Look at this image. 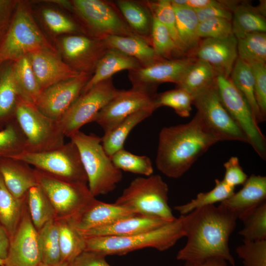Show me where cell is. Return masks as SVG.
<instances>
[{"label":"cell","mask_w":266,"mask_h":266,"mask_svg":"<svg viewBox=\"0 0 266 266\" xmlns=\"http://www.w3.org/2000/svg\"><path fill=\"white\" fill-rule=\"evenodd\" d=\"M140 66L141 64L135 58L118 50L108 48L98 62L93 75L83 88L81 94L88 91L98 83L111 78L113 74L119 71H130Z\"/></svg>","instance_id":"d4e9b609"},{"label":"cell","mask_w":266,"mask_h":266,"mask_svg":"<svg viewBox=\"0 0 266 266\" xmlns=\"http://www.w3.org/2000/svg\"><path fill=\"white\" fill-rule=\"evenodd\" d=\"M0 266H4V260L0 259Z\"/></svg>","instance_id":"94428289"},{"label":"cell","mask_w":266,"mask_h":266,"mask_svg":"<svg viewBox=\"0 0 266 266\" xmlns=\"http://www.w3.org/2000/svg\"><path fill=\"white\" fill-rule=\"evenodd\" d=\"M254 80V92L256 102L262 121L266 118V66L258 63L251 66Z\"/></svg>","instance_id":"681fc988"},{"label":"cell","mask_w":266,"mask_h":266,"mask_svg":"<svg viewBox=\"0 0 266 266\" xmlns=\"http://www.w3.org/2000/svg\"><path fill=\"white\" fill-rule=\"evenodd\" d=\"M90 78L89 74L80 72L73 78L47 88L41 92L35 106L47 117L59 121L81 95Z\"/></svg>","instance_id":"2e32d148"},{"label":"cell","mask_w":266,"mask_h":266,"mask_svg":"<svg viewBox=\"0 0 266 266\" xmlns=\"http://www.w3.org/2000/svg\"><path fill=\"white\" fill-rule=\"evenodd\" d=\"M231 22L233 33L237 39L252 33L266 31L264 15L257 8L247 4L234 7Z\"/></svg>","instance_id":"f546056e"},{"label":"cell","mask_w":266,"mask_h":266,"mask_svg":"<svg viewBox=\"0 0 266 266\" xmlns=\"http://www.w3.org/2000/svg\"><path fill=\"white\" fill-rule=\"evenodd\" d=\"M72 5L94 33L96 38L101 40L109 35L139 36L107 2L100 0H74Z\"/></svg>","instance_id":"4fadbf2b"},{"label":"cell","mask_w":266,"mask_h":266,"mask_svg":"<svg viewBox=\"0 0 266 266\" xmlns=\"http://www.w3.org/2000/svg\"><path fill=\"white\" fill-rule=\"evenodd\" d=\"M26 138L15 119L0 130V156L12 158L25 151Z\"/></svg>","instance_id":"ee69618b"},{"label":"cell","mask_w":266,"mask_h":266,"mask_svg":"<svg viewBox=\"0 0 266 266\" xmlns=\"http://www.w3.org/2000/svg\"><path fill=\"white\" fill-rule=\"evenodd\" d=\"M19 95L15 85L13 69H7L0 78V122L12 114L15 116Z\"/></svg>","instance_id":"b9f144b4"},{"label":"cell","mask_w":266,"mask_h":266,"mask_svg":"<svg viewBox=\"0 0 266 266\" xmlns=\"http://www.w3.org/2000/svg\"><path fill=\"white\" fill-rule=\"evenodd\" d=\"M237 219L234 213L221 204L199 208L183 215L187 241L178 252L177 260L187 261L218 257L236 266L229 241Z\"/></svg>","instance_id":"6da1fadb"},{"label":"cell","mask_w":266,"mask_h":266,"mask_svg":"<svg viewBox=\"0 0 266 266\" xmlns=\"http://www.w3.org/2000/svg\"><path fill=\"white\" fill-rule=\"evenodd\" d=\"M8 2L7 0H0V7H2Z\"/></svg>","instance_id":"91938a15"},{"label":"cell","mask_w":266,"mask_h":266,"mask_svg":"<svg viewBox=\"0 0 266 266\" xmlns=\"http://www.w3.org/2000/svg\"><path fill=\"white\" fill-rule=\"evenodd\" d=\"M34 169L37 185L50 201L55 220H71L95 198L88 184L60 179Z\"/></svg>","instance_id":"8992f818"},{"label":"cell","mask_w":266,"mask_h":266,"mask_svg":"<svg viewBox=\"0 0 266 266\" xmlns=\"http://www.w3.org/2000/svg\"><path fill=\"white\" fill-rule=\"evenodd\" d=\"M168 222L159 218L134 214L105 226L78 231L84 237L127 236L156 229Z\"/></svg>","instance_id":"7402d4cb"},{"label":"cell","mask_w":266,"mask_h":266,"mask_svg":"<svg viewBox=\"0 0 266 266\" xmlns=\"http://www.w3.org/2000/svg\"><path fill=\"white\" fill-rule=\"evenodd\" d=\"M13 69L19 97L35 105L42 91L28 56L18 60Z\"/></svg>","instance_id":"4dcf8cb0"},{"label":"cell","mask_w":266,"mask_h":266,"mask_svg":"<svg viewBox=\"0 0 266 266\" xmlns=\"http://www.w3.org/2000/svg\"><path fill=\"white\" fill-rule=\"evenodd\" d=\"M168 188L159 175L138 177L132 181L115 203L134 213L167 222L176 219L168 204Z\"/></svg>","instance_id":"5b68a950"},{"label":"cell","mask_w":266,"mask_h":266,"mask_svg":"<svg viewBox=\"0 0 266 266\" xmlns=\"http://www.w3.org/2000/svg\"><path fill=\"white\" fill-rule=\"evenodd\" d=\"M193 104L219 141L248 143L246 136L223 105L215 81L194 97Z\"/></svg>","instance_id":"7c38bea8"},{"label":"cell","mask_w":266,"mask_h":266,"mask_svg":"<svg viewBox=\"0 0 266 266\" xmlns=\"http://www.w3.org/2000/svg\"><path fill=\"white\" fill-rule=\"evenodd\" d=\"M195 60L191 58L162 59L129 71L133 87L156 92L158 84L172 82L178 85Z\"/></svg>","instance_id":"e0dca14e"},{"label":"cell","mask_w":266,"mask_h":266,"mask_svg":"<svg viewBox=\"0 0 266 266\" xmlns=\"http://www.w3.org/2000/svg\"><path fill=\"white\" fill-rule=\"evenodd\" d=\"M213 189L207 192L199 193L196 198L187 203L176 205L174 209L181 215H186L192 211L202 207L220 203L234 193L235 187L230 186L222 180L216 179Z\"/></svg>","instance_id":"74e56055"},{"label":"cell","mask_w":266,"mask_h":266,"mask_svg":"<svg viewBox=\"0 0 266 266\" xmlns=\"http://www.w3.org/2000/svg\"><path fill=\"white\" fill-rule=\"evenodd\" d=\"M41 49L54 50L30 12L23 5H20L0 50V59L17 61L33 52Z\"/></svg>","instance_id":"8fae6325"},{"label":"cell","mask_w":266,"mask_h":266,"mask_svg":"<svg viewBox=\"0 0 266 266\" xmlns=\"http://www.w3.org/2000/svg\"><path fill=\"white\" fill-rule=\"evenodd\" d=\"M26 198H16L6 187L0 174V222L9 239L20 222Z\"/></svg>","instance_id":"e575fe53"},{"label":"cell","mask_w":266,"mask_h":266,"mask_svg":"<svg viewBox=\"0 0 266 266\" xmlns=\"http://www.w3.org/2000/svg\"><path fill=\"white\" fill-rule=\"evenodd\" d=\"M154 111L143 109L129 115L101 137V144L107 154L111 157L124 148V143L131 131L138 124L150 117Z\"/></svg>","instance_id":"83f0119b"},{"label":"cell","mask_w":266,"mask_h":266,"mask_svg":"<svg viewBox=\"0 0 266 266\" xmlns=\"http://www.w3.org/2000/svg\"><path fill=\"white\" fill-rule=\"evenodd\" d=\"M243 228L238 233L243 240L259 241L266 240V201L241 215Z\"/></svg>","instance_id":"8d00e7d4"},{"label":"cell","mask_w":266,"mask_h":266,"mask_svg":"<svg viewBox=\"0 0 266 266\" xmlns=\"http://www.w3.org/2000/svg\"><path fill=\"white\" fill-rule=\"evenodd\" d=\"M38 266H68L65 265L58 264L56 265H48L41 263Z\"/></svg>","instance_id":"680465c9"},{"label":"cell","mask_w":266,"mask_h":266,"mask_svg":"<svg viewBox=\"0 0 266 266\" xmlns=\"http://www.w3.org/2000/svg\"><path fill=\"white\" fill-rule=\"evenodd\" d=\"M51 49H41L27 56L42 92L62 81L73 78L80 72L71 67Z\"/></svg>","instance_id":"d6986e66"},{"label":"cell","mask_w":266,"mask_h":266,"mask_svg":"<svg viewBox=\"0 0 266 266\" xmlns=\"http://www.w3.org/2000/svg\"><path fill=\"white\" fill-rule=\"evenodd\" d=\"M108 48L119 50L136 59L141 66H145L161 60L155 53L151 44L139 36L109 35L101 39Z\"/></svg>","instance_id":"484cf974"},{"label":"cell","mask_w":266,"mask_h":266,"mask_svg":"<svg viewBox=\"0 0 266 266\" xmlns=\"http://www.w3.org/2000/svg\"><path fill=\"white\" fill-rule=\"evenodd\" d=\"M106 257L99 252L85 250L68 266H111L106 261Z\"/></svg>","instance_id":"f5cc1de1"},{"label":"cell","mask_w":266,"mask_h":266,"mask_svg":"<svg viewBox=\"0 0 266 266\" xmlns=\"http://www.w3.org/2000/svg\"><path fill=\"white\" fill-rule=\"evenodd\" d=\"M171 3L175 12L177 33L184 53L194 52L200 41L198 34L199 21L196 12L187 6Z\"/></svg>","instance_id":"4316f807"},{"label":"cell","mask_w":266,"mask_h":266,"mask_svg":"<svg viewBox=\"0 0 266 266\" xmlns=\"http://www.w3.org/2000/svg\"><path fill=\"white\" fill-rule=\"evenodd\" d=\"M15 119L26 138L25 151L39 152L57 148L65 142L58 121L19 98Z\"/></svg>","instance_id":"52a82bcc"},{"label":"cell","mask_w":266,"mask_h":266,"mask_svg":"<svg viewBox=\"0 0 266 266\" xmlns=\"http://www.w3.org/2000/svg\"><path fill=\"white\" fill-rule=\"evenodd\" d=\"M171 3L184 5L194 9H199L218 4L220 1L214 0H173Z\"/></svg>","instance_id":"9f6ffc18"},{"label":"cell","mask_w":266,"mask_h":266,"mask_svg":"<svg viewBox=\"0 0 266 266\" xmlns=\"http://www.w3.org/2000/svg\"><path fill=\"white\" fill-rule=\"evenodd\" d=\"M11 158L60 179L87 183L78 150L71 140L54 149L39 152L23 151Z\"/></svg>","instance_id":"ba28073f"},{"label":"cell","mask_w":266,"mask_h":266,"mask_svg":"<svg viewBox=\"0 0 266 266\" xmlns=\"http://www.w3.org/2000/svg\"><path fill=\"white\" fill-rule=\"evenodd\" d=\"M69 138L78 150L91 194L96 197L113 191L122 180L123 174L105 152L101 137L80 130Z\"/></svg>","instance_id":"277c9868"},{"label":"cell","mask_w":266,"mask_h":266,"mask_svg":"<svg viewBox=\"0 0 266 266\" xmlns=\"http://www.w3.org/2000/svg\"><path fill=\"white\" fill-rule=\"evenodd\" d=\"M237 39L239 59L250 66L258 63L266 64V33H252Z\"/></svg>","instance_id":"f35d334b"},{"label":"cell","mask_w":266,"mask_h":266,"mask_svg":"<svg viewBox=\"0 0 266 266\" xmlns=\"http://www.w3.org/2000/svg\"><path fill=\"white\" fill-rule=\"evenodd\" d=\"M157 94L141 88L133 87L124 90H119L116 95L98 113L94 122L108 133L125 118L132 114L143 109L154 111L157 108L156 98Z\"/></svg>","instance_id":"5bb4252c"},{"label":"cell","mask_w":266,"mask_h":266,"mask_svg":"<svg viewBox=\"0 0 266 266\" xmlns=\"http://www.w3.org/2000/svg\"><path fill=\"white\" fill-rule=\"evenodd\" d=\"M184 236L183 215H180L161 227L132 235L85 237V250L99 252L106 256L123 255L145 248L163 251Z\"/></svg>","instance_id":"3957f363"},{"label":"cell","mask_w":266,"mask_h":266,"mask_svg":"<svg viewBox=\"0 0 266 266\" xmlns=\"http://www.w3.org/2000/svg\"><path fill=\"white\" fill-rule=\"evenodd\" d=\"M41 263L38 231L31 218L26 198L20 222L10 238L4 266H38Z\"/></svg>","instance_id":"9a60e30c"},{"label":"cell","mask_w":266,"mask_h":266,"mask_svg":"<svg viewBox=\"0 0 266 266\" xmlns=\"http://www.w3.org/2000/svg\"><path fill=\"white\" fill-rule=\"evenodd\" d=\"M199 22L213 18H222L232 20L233 13L222 2L202 9H194Z\"/></svg>","instance_id":"db71d44e"},{"label":"cell","mask_w":266,"mask_h":266,"mask_svg":"<svg viewBox=\"0 0 266 266\" xmlns=\"http://www.w3.org/2000/svg\"><path fill=\"white\" fill-rule=\"evenodd\" d=\"M235 252L244 266H266V240L251 241L243 239Z\"/></svg>","instance_id":"7dc6e473"},{"label":"cell","mask_w":266,"mask_h":266,"mask_svg":"<svg viewBox=\"0 0 266 266\" xmlns=\"http://www.w3.org/2000/svg\"><path fill=\"white\" fill-rule=\"evenodd\" d=\"M230 78L247 101L258 124L262 122L254 92V80L251 66L237 58Z\"/></svg>","instance_id":"d6a6232c"},{"label":"cell","mask_w":266,"mask_h":266,"mask_svg":"<svg viewBox=\"0 0 266 266\" xmlns=\"http://www.w3.org/2000/svg\"><path fill=\"white\" fill-rule=\"evenodd\" d=\"M134 214H136L126 207L115 203L104 202L95 198L77 216L68 220L82 232L105 226Z\"/></svg>","instance_id":"44dd1931"},{"label":"cell","mask_w":266,"mask_h":266,"mask_svg":"<svg viewBox=\"0 0 266 266\" xmlns=\"http://www.w3.org/2000/svg\"><path fill=\"white\" fill-rule=\"evenodd\" d=\"M152 16L151 32V45L156 54L159 57L164 59H171V56L173 54L181 52L167 29L157 19L153 14Z\"/></svg>","instance_id":"f6af8a7d"},{"label":"cell","mask_w":266,"mask_h":266,"mask_svg":"<svg viewBox=\"0 0 266 266\" xmlns=\"http://www.w3.org/2000/svg\"><path fill=\"white\" fill-rule=\"evenodd\" d=\"M183 266H228L227 261L221 258L211 257L185 261Z\"/></svg>","instance_id":"11a10c76"},{"label":"cell","mask_w":266,"mask_h":266,"mask_svg":"<svg viewBox=\"0 0 266 266\" xmlns=\"http://www.w3.org/2000/svg\"><path fill=\"white\" fill-rule=\"evenodd\" d=\"M111 161L118 169L149 176L154 169L151 159L146 156L135 155L125 150L120 149L111 157Z\"/></svg>","instance_id":"60d3db41"},{"label":"cell","mask_w":266,"mask_h":266,"mask_svg":"<svg viewBox=\"0 0 266 266\" xmlns=\"http://www.w3.org/2000/svg\"><path fill=\"white\" fill-rule=\"evenodd\" d=\"M193 102L192 96L179 87L157 94L156 98L157 108L163 106L170 107L181 117H188L190 115Z\"/></svg>","instance_id":"7bdbcfd3"},{"label":"cell","mask_w":266,"mask_h":266,"mask_svg":"<svg viewBox=\"0 0 266 266\" xmlns=\"http://www.w3.org/2000/svg\"><path fill=\"white\" fill-rule=\"evenodd\" d=\"M56 221L59 229L60 264L68 266L85 250V238L68 220Z\"/></svg>","instance_id":"1f68e13d"},{"label":"cell","mask_w":266,"mask_h":266,"mask_svg":"<svg viewBox=\"0 0 266 266\" xmlns=\"http://www.w3.org/2000/svg\"><path fill=\"white\" fill-rule=\"evenodd\" d=\"M10 239L4 228L0 222V259L5 260L7 257Z\"/></svg>","instance_id":"6f0895ef"},{"label":"cell","mask_w":266,"mask_h":266,"mask_svg":"<svg viewBox=\"0 0 266 266\" xmlns=\"http://www.w3.org/2000/svg\"><path fill=\"white\" fill-rule=\"evenodd\" d=\"M37 231L41 263L48 265L60 264L59 229L57 221L53 220L47 222Z\"/></svg>","instance_id":"ab89813d"},{"label":"cell","mask_w":266,"mask_h":266,"mask_svg":"<svg viewBox=\"0 0 266 266\" xmlns=\"http://www.w3.org/2000/svg\"><path fill=\"white\" fill-rule=\"evenodd\" d=\"M237 39L232 34L222 38H204L194 51L196 59L209 64L218 74L229 77L238 58Z\"/></svg>","instance_id":"ffe728a7"},{"label":"cell","mask_w":266,"mask_h":266,"mask_svg":"<svg viewBox=\"0 0 266 266\" xmlns=\"http://www.w3.org/2000/svg\"><path fill=\"white\" fill-rule=\"evenodd\" d=\"M198 34L200 38H225L233 33L231 20L213 18L199 22Z\"/></svg>","instance_id":"c3c4849f"},{"label":"cell","mask_w":266,"mask_h":266,"mask_svg":"<svg viewBox=\"0 0 266 266\" xmlns=\"http://www.w3.org/2000/svg\"><path fill=\"white\" fill-rule=\"evenodd\" d=\"M63 54L68 65L79 72L89 74L108 49L99 39L83 35H68L62 38Z\"/></svg>","instance_id":"ac0fdd59"},{"label":"cell","mask_w":266,"mask_h":266,"mask_svg":"<svg viewBox=\"0 0 266 266\" xmlns=\"http://www.w3.org/2000/svg\"><path fill=\"white\" fill-rule=\"evenodd\" d=\"M225 169L223 179L228 185L235 187L243 185L248 178L247 175L240 166L237 157H232L224 164Z\"/></svg>","instance_id":"816d5d0a"},{"label":"cell","mask_w":266,"mask_h":266,"mask_svg":"<svg viewBox=\"0 0 266 266\" xmlns=\"http://www.w3.org/2000/svg\"><path fill=\"white\" fill-rule=\"evenodd\" d=\"M26 203L33 223L37 231L47 222L55 220L54 209L45 193L38 185L28 191Z\"/></svg>","instance_id":"d590c367"},{"label":"cell","mask_w":266,"mask_h":266,"mask_svg":"<svg viewBox=\"0 0 266 266\" xmlns=\"http://www.w3.org/2000/svg\"><path fill=\"white\" fill-rule=\"evenodd\" d=\"M0 174L7 188L19 200L25 199L30 189L37 185L34 168L16 159H0Z\"/></svg>","instance_id":"603a6c76"},{"label":"cell","mask_w":266,"mask_h":266,"mask_svg":"<svg viewBox=\"0 0 266 266\" xmlns=\"http://www.w3.org/2000/svg\"><path fill=\"white\" fill-rule=\"evenodd\" d=\"M215 84L220 99L258 155L266 158V139L246 99L230 77L218 74Z\"/></svg>","instance_id":"9c48e42d"},{"label":"cell","mask_w":266,"mask_h":266,"mask_svg":"<svg viewBox=\"0 0 266 266\" xmlns=\"http://www.w3.org/2000/svg\"><path fill=\"white\" fill-rule=\"evenodd\" d=\"M219 140L197 112L187 123L166 127L160 131L156 158L159 171L178 178Z\"/></svg>","instance_id":"7a4b0ae2"},{"label":"cell","mask_w":266,"mask_h":266,"mask_svg":"<svg viewBox=\"0 0 266 266\" xmlns=\"http://www.w3.org/2000/svg\"><path fill=\"white\" fill-rule=\"evenodd\" d=\"M147 6L157 19L167 29L180 52L184 53L176 29L175 12L170 0L148 2Z\"/></svg>","instance_id":"bcb514c9"},{"label":"cell","mask_w":266,"mask_h":266,"mask_svg":"<svg viewBox=\"0 0 266 266\" xmlns=\"http://www.w3.org/2000/svg\"><path fill=\"white\" fill-rule=\"evenodd\" d=\"M118 91L110 78L81 94L58 121L65 137L69 138L84 125L94 122L98 113Z\"/></svg>","instance_id":"30bf717a"},{"label":"cell","mask_w":266,"mask_h":266,"mask_svg":"<svg viewBox=\"0 0 266 266\" xmlns=\"http://www.w3.org/2000/svg\"><path fill=\"white\" fill-rule=\"evenodd\" d=\"M42 16L47 26L54 33L61 34L76 31V26L72 21L54 9H43Z\"/></svg>","instance_id":"f907efd6"},{"label":"cell","mask_w":266,"mask_h":266,"mask_svg":"<svg viewBox=\"0 0 266 266\" xmlns=\"http://www.w3.org/2000/svg\"><path fill=\"white\" fill-rule=\"evenodd\" d=\"M218 75L207 63L200 60H195L178 87L182 88L194 97L215 83Z\"/></svg>","instance_id":"836d02e7"},{"label":"cell","mask_w":266,"mask_h":266,"mask_svg":"<svg viewBox=\"0 0 266 266\" xmlns=\"http://www.w3.org/2000/svg\"><path fill=\"white\" fill-rule=\"evenodd\" d=\"M266 201V177L251 175L242 188L220 204L234 213L237 218L244 212Z\"/></svg>","instance_id":"cb8c5ba5"},{"label":"cell","mask_w":266,"mask_h":266,"mask_svg":"<svg viewBox=\"0 0 266 266\" xmlns=\"http://www.w3.org/2000/svg\"><path fill=\"white\" fill-rule=\"evenodd\" d=\"M116 3L132 31L151 44L153 16L148 6L145 7L137 2L128 0H119Z\"/></svg>","instance_id":"f1b7e54d"}]
</instances>
